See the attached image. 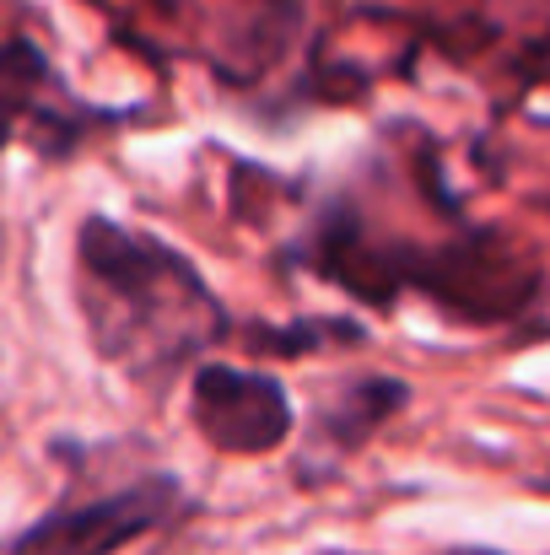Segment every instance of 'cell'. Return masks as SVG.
I'll use <instances>...</instances> for the list:
<instances>
[{
	"instance_id": "2",
	"label": "cell",
	"mask_w": 550,
	"mask_h": 555,
	"mask_svg": "<svg viewBox=\"0 0 550 555\" xmlns=\"http://www.w3.org/2000/svg\"><path fill=\"white\" fill-rule=\"evenodd\" d=\"M200 437L221 453H276L292 431V404L276 377L243 367H200L189 388Z\"/></svg>"
},
{
	"instance_id": "6",
	"label": "cell",
	"mask_w": 550,
	"mask_h": 555,
	"mask_svg": "<svg viewBox=\"0 0 550 555\" xmlns=\"http://www.w3.org/2000/svg\"><path fill=\"white\" fill-rule=\"evenodd\" d=\"M546 491H550V480H546Z\"/></svg>"
},
{
	"instance_id": "5",
	"label": "cell",
	"mask_w": 550,
	"mask_h": 555,
	"mask_svg": "<svg viewBox=\"0 0 550 555\" xmlns=\"http://www.w3.org/2000/svg\"><path fill=\"white\" fill-rule=\"evenodd\" d=\"M5 141H11V108L0 103V152H5Z\"/></svg>"
},
{
	"instance_id": "3",
	"label": "cell",
	"mask_w": 550,
	"mask_h": 555,
	"mask_svg": "<svg viewBox=\"0 0 550 555\" xmlns=\"http://www.w3.org/2000/svg\"><path fill=\"white\" fill-rule=\"evenodd\" d=\"M179 491L168 480H141L130 491L98 496L87 507H60L49 518H38L11 555H114L136 545L141 534H152L168 513H174Z\"/></svg>"
},
{
	"instance_id": "1",
	"label": "cell",
	"mask_w": 550,
	"mask_h": 555,
	"mask_svg": "<svg viewBox=\"0 0 550 555\" xmlns=\"http://www.w3.org/2000/svg\"><path fill=\"white\" fill-rule=\"evenodd\" d=\"M76 259H81V281H87V313H92L98 346L108 357L141 362V346L146 340L157 346L163 324L189 351L200 335H189L183 319L216 324V302L205 297V286L194 281V270L179 254L130 232V227H119V221H108V216L81 221Z\"/></svg>"
},
{
	"instance_id": "4",
	"label": "cell",
	"mask_w": 550,
	"mask_h": 555,
	"mask_svg": "<svg viewBox=\"0 0 550 555\" xmlns=\"http://www.w3.org/2000/svg\"><path fill=\"white\" fill-rule=\"evenodd\" d=\"M394 404H405V383H394V377L362 383V388H351V393H346V404H341V410H330V431L351 448V442H362L372 426H383V415H388Z\"/></svg>"
}]
</instances>
